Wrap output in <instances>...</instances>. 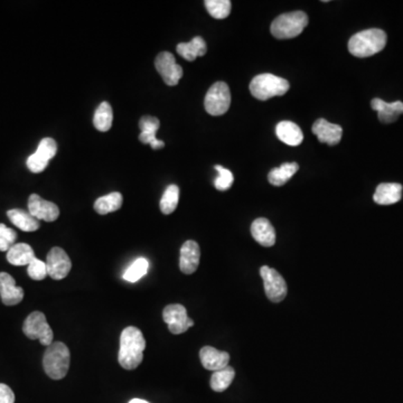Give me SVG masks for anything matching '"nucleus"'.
Segmentation results:
<instances>
[{
  "mask_svg": "<svg viewBox=\"0 0 403 403\" xmlns=\"http://www.w3.org/2000/svg\"><path fill=\"white\" fill-rule=\"evenodd\" d=\"M0 297L3 305H18L24 299V289L16 286L15 279L9 273H0Z\"/></svg>",
  "mask_w": 403,
  "mask_h": 403,
  "instance_id": "obj_14",
  "label": "nucleus"
},
{
  "mask_svg": "<svg viewBox=\"0 0 403 403\" xmlns=\"http://www.w3.org/2000/svg\"><path fill=\"white\" fill-rule=\"evenodd\" d=\"M231 104V92L224 82H217L210 86L205 95L204 107L210 116H222L228 112Z\"/></svg>",
  "mask_w": 403,
  "mask_h": 403,
  "instance_id": "obj_7",
  "label": "nucleus"
},
{
  "mask_svg": "<svg viewBox=\"0 0 403 403\" xmlns=\"http://www.w3.org/2000/svg\"><path fill=\"white\" fill-rule=\"evenodd\" d=\"M155 66L167 86H177L183 77V68L178 66L175 57L169 52H161L158 54L155 59Z\"/></svg>",
  "mask_w": 403,
  "mask_h": 403,
  "instance_id": "obj_11",
  "label": "nucleus"
},
{
  "mask_svg": "<svg viewBox=\"0 0 403 403\" xmlns=\"http://www.w3.org/2000/svg\"><path fill=\"white\" fill-rule=\"evenodd\" d=\"M27 273L30 278L36 282L39 280H44L48 276V267H46V262L35 258L28 266H27Z\"/></svg>",
  "mask_w": 403,
  "mask_h": 403,
  "instance_id": "obj_35",
  "label": "nucleus"
},
{
  "mask_svg": "<svg viewBox=\"0 0 403 403\" xmlns=\"http://www.w3.org/2000/svg\"><path fill=\"white\" fill-rule=\"evenodd\" d=\"M313 134L317 136L320 143L329 146L337 145L343 136V129L341 126L331 124L325 119H318L313 125Z\"/></svg>",
  "mask_w": 403,
  "mask_h": 403,
  "instance_id": "obj_15",
  "label": "nucleus"
},
{
  "mask_svg": "<svg viewBox=\"0 0 403 403\" xmlns=\"http://www.w3.org/2000/svg\"><path fill=\"white\" fill-rule=\"evenodd\" d=\"M250 92L258 100L266 101L273 97H282L291 88L289 82L277 75L264 73L253 77L250 83Z\"/></svg>",
  "mask_w": 403,
  "mask_h": 403,
  "instance_id": "obj_4",
  "label": "nucleus"
},
{
  "mask_svg": "<svg viewBox=\"0 0 403 403\" xmlns=\"http://www.w3.org/2000/svg\"><path fill=\"white\" fill-rule=\"evenodd\" d=\"M261 278L264 279V291L269 300L280 302L287 296L288 287L285 279L277 270L264 266L260 269Z\"/></svg>",
  "mask_w": 403,
  "mask_h": 403,
  "instance_id": "obj_8",
  "label": "nucleus"
},
{
  "mask_svg": "<svg viewBox=\"0 0 403 403\" xmlns=\"http://www.w3.org/2000/svg\"><path fill=\"white\" fill-rule=\"evenodd\" d=\"M112 108L108 102H102L95 111L93 125L99 131L106 132V131L110 130V128L112 126Z\"/></svg>",
  "mask_w": 403,
  "mask_h": 403,
  "instance_id": "obj_29",
  "label": "nucleus"
},
{
  "mask_svg": "<svg viewBox=\"0 0 403 403\" xmlns=\"http://www.w3.org/2000/svg\"><path fill=\"white\" fill-rule=\"evenodd\" d=\"M298 169L299 166L297 163L282 164V166L276 167L269 173L268 181L273 186H282L298 172Z\"/></svg>",
  "mask_w": 403,
  "mask_h": 403,
  "instance_id": "obj_26",
  "label": "nucleus"
},
{
  "mask_svg": "<svg viewBox=\"0 0 403 403\" xmlns=\"http://www.w3.org/2000/svg\"><path fill=\"white\" fill-rule=\"evenodd\" d=\"M199 258H201V250L197 242L188 240L181 248V257H179V268L185 275H192L199 268Z\"/></svg>",
  "mask_w": 403,
  "mask_h": 403,
  "instance_id": "obj_16",
  "label": "nucleus"
},
{
  "mask_svg": "<svg viewBox=\"0 0 403 403\" xmlns=\"http://www.w3.org/2000/svg\"><path fill=\"white\" fill-rule=\"evenodd\" d=\"M403 187L397 183H382L377 187L373 199L379 205L395 204L402 197Z\"/></svg>",
  "mask_w": 403,
  "mask_h": 403,
  "instance_id": "obj_21",
  "label": "nucleus"
},
{
  "mask_svg": "<svg viewBox=\"0 0 403 403\" xmlns=\"http://www.w3.org/2000/svg\"><path fill=\"white\" fill-rule=\"evenodd\" d=\"M178 202H179V187L177 185H169L160 199V210L166 215L172 214L177 208Z\"/></svg>",
  "mask_w": 403,
  "mask_h": 403,
  "instance_id": "obj_30",
  "label": "nucleus"
},
{
  "mask_svg": "<svg viewBox=\"0 0 403 403\" xmlns=\"http://www.w3.org/2000/svg\"><path fill=\"white\" fill-rule=\"evenodd\" d=\"M276 135L282 143L291 147L299 146L304 140L302 129L295 122H279L276 127Z\"/></svg>",
  "mask_w": 403,
  "mask_h": 403,
  "instance_id": "obj_22",
  "label": "nucleus"
},
{
  "mask_svg": "<svg viewBox=\"0 0 403 403\" xmlns=\"http://www.w3.org/2000/svg\"><path fill=\"white\" fill-rule=\"evenodd\" d=\"M124 197L119 192L108 194L106 196H101L95 203V212L101 215L116 212L122 206Z\"/></svg>",
  "mask_w": 403,
  "mask_h": 403,
  "instance_id": "obj_27",
  "label": "nucleus"
},
{
  "mask_svg": "<svg viewBox=\"0 0 403 403\" xmlns=\"http://www.w3.org/2000/svg\"><path fill=\"white\" fill-rule=\"evenodd\" d=\"M235 377V371L231 366L215 371L210 377V388L215 392L226 391L231 386Z\"/></svg>",
  "mask_w": 403,
  "mask_h": 403,
  "instance_id": "obj_28",
  "label": "nucleus"
},
{
  "mask_svg": "<svg viewBox=\"0 0 403 403\" xmlns=\"http://www.w3.org/2000/svg\"><path fill=\"white\" fill-rule=\"evenodd\" d=\"M0 403H15L14 392L3 383H0Z\"/></svg>",
  "mask_w": 403,
  "mask_h": 403,
  "instance_id": "obj_36",
  "label": "nucleus"
},
{
  "mask_svg": "<svg viewBox=\"0 0 403 403\" xmlns=\"http://www.w3.org/2000/svg\"><path fill=\"white\" fill-rule=\"evenodd\" d=\"M32 246L26 244H17L7 251V260L12 266H28L35 259Z\"/></svg>",
  "mask_w": 403,
  "mask_h": 403,
  "instance_id": "obj_24",
  "label": "nucleus"
},
{
  "mask_svg": "<svg viewBox=\"0 0 403 403\" xmlns=\"http://www.w3.org/2000/svg\"><path fill=\"white\" fill-rule=\"evenodd\" d=\"M140 132L139 140L143 144H148L153 149L163 148L165 144L161 140L156 138L158 129L160 127V121L156 117L146 116L140 119L139 121Z\"/></svg>",
  "mask_w": 403,
  "mask_h": 403,
  "instance_id": "obj_19",
  "label": "nucleus"
},
{
  "mask_svg": "<svg viewBox=\"0 0 403 403\" xmlns=\"http://www.w3.org/2000/svg\"><path fill=\"white\" fill-rule=\"evenodd\" d=\"M308 25V16L304 12L282 14L273 21L271 34L278 39H295Z\"/></svg>",
  "mask_w": 403,
  "mask_h": 403,
  "instance_id": "obj_5",
  "label": "nucleus"
},
{
  "mask_svg": "<svg viewBox=\"0 0 403 403\" xmlns=\"http://www.w3.org/2000/svg\"><path fill=\"white\" fill-rule=\"evenodd\" d=\"M208 52V46L201 36H196L190 43H181L177 45V53L187 61H194L203 57Z\"/></svg>",
  "mask_w": 403,
  "mask_h": 403,
  "instance_id": "obj_25",
  "label": "nucleus"
},
{
  "mask_svg": "<svg viewBox=\"0 0 403 403\" xmlns=\"http://www.w3.org/2000/svg\"><path fill=\"white\" fill-rule=\"evenodd\" d=\"M199 359L206 370L215 372L228 366L230 355L228 352H222L212 346H204L199 351Z\"/></svg>",
  "mask_w": 403,
  "mask_h": 403,
  "instance_id": "obj_17",
  "label": "nucleus"
},
{
  "mask_svg": "<svg viewBox=\"0 0 403 403\" xmlns=\"http://www.w3.org/2000/svg\"><path fill=\"white\" fill-rule=\"evenodd\" d=\"M215 169L219 173V176L214 181V186H215L217 190H221V192L228 190L232 186V184H233V181H235V176L232 174L231 170L219 166V165H217Z\"/></svg>",
  "mask_w": 403,
  "mask_h": 403,
  "instance_id": "obj_33",
  "label": "nucleus"
},
{
  "mask_svg": "<svg viewBox=\"0 0 403 403\" xmlns=\"http://www.w3.org/2000/svg\"><path fill=\"white\" fill-rule=\"evenodd\" d=\"M71 354L68 347L61 342H54L48 346L43 357L45 373L50 379L62 380L66 377L70 368Z\"/></svg>",
  "mask_w": 403,
  "mask_h": 403,
  "instance_id": "obj_3",
  "label": "nucleus"
},
{
  "mask_svg": "<svg viewBox=\"0 0 403 403\" xmlns=\"http://www.w3.org/2000/svg\"><path fill=\"white\" fill-rule=\"evenodd\" d=\"M371 107L377 111L380 121L383 124L397 121V118L403 113V102L401 101L388 104L382 99L375 98L371 101Z\"/></svg>",
  "mask_w": 403,
  "mask_h": 403,
  "instance_id": "obj_18",
  "label": "nucleus"
},
{
  "mask_svg": "<svg viewBox=\"0 0 403 403\" xmlns=\"http://www.w3.org/2000/svg\"><path fill=\"white\" fill-rule=\"evenodd\" d=\"M7 217L10 219V222L21 231L34 232L37 231L39 228V219H35L30 212L21 210V208L9 210L7 212Z\"/></svg>",
  "mask_w": 403,
  "mask_h": 403,
  "instance_id": "obj_23",
  "label": "nucleus"
},
{
  "mask_svg": "<svg viewBox=\"0 0 403 403\" xmlns=\"http://www.w3.org/2000/svg\"><path fill=\"white\" fill-rule=\"evenodd\" d=\"M23 332L26 337L39 340L44 346H50L53 343V331L48 325L46 316L41 311H34L25 320Z\"/></svg>",
  "mask_w": 403,
  "mask_h": 403,
  "instance_id": "obj_6",
  "label": "nucleus"
},
{
  "mask_svg": "<svg viewBox=\"0 0 403 403\" xmlns=\"http://www.w3.org/2000/svg\"><path fill=\"white\" fill-rule=\"evenodd\" d=\"M46 267L50 278L54 280H62L66 278L71 271V259L68 258V253L62 248L55 246L48 252L46 257Z\"/></svg>",
  "mask_w": 403,
  "mask_h": 403,
  "instance_id": "obj_12",
  "label": "nucleus"
},
{
  "mask_svg": "<svg viewBox=\"0 0 403 403\" xmlns=\"http://www.w3.org/2000/svg\"><path fill=\"white\" fill-rule=\"evenodd\" d=\"M129 403H150L148 401L143 400V399H132L129 401Z\"/></svg>",
  "mask_w": 403,
  "mask_h": 403,
  "instance_id": "obj_37",
  "label": "nucleus"
},
{
  "mask_svg": "<svg viewBox=\"0 0 403 403\" xmlns=\"http://www.w3.org/2000/svg\"><path fill=\"white\" fill-rule=\"evenodd\" d=\"M204 3L210 15L215 19H224L231 12L230 0H206Z\"/></svg>",
  "mask_w": 403,
  "mask_h": 403,
  "instance_id": "obj_32",
  "label": "nucleus"
},
{
  "mask_svg": "<svg viewBox=\"0 0 403 403\" xmlns=\"http://www.w3.org/2000/svg\"><path fill=\"white\" fill-rule=\"evenodd\" d=\"M148 269L149 262L147 259H137L134 264L126 270L125 273H124V279L128 282H139L140 279L147 275Z\"/></svg>",
  "mask_w": 403,
  "mask_h": 403,
  "instance_id": "obj_31",
  "label": "nucleus"
},
{
  "mask_svg": "<svg viewBox=\"0 0 403 403\" xmlns=\"http://www.w3.org/2000/svg\"><path fill=\"white\" fill-rule=\"evenodd\" d=\"M163 320L168 325L169 332L175 335L183 334L194 325V320L188 317L186 308L179 304L165 307L163 311Z\"/></svg>",
  "mask_w": 403,
  "mask_h": 403,
  "instance_id": "obj_9",
  "label": "nucleus"
},
{
  "mask_svg": "<svg viewBox=\"0 0 403 403\" xmlns=\"http://www.w3.org/2000/svg\"><path fill=\"white\" fill-rule=\"evenodd\" d=\"M146 341L139 328L129 326L124 329L120 336V350L118 361L125 370H135L144 360Z\"/></svg>",
  "mask_w": 403,
  "mask_h": 403,
  "instance_id": "obj_1",
  "label": "nucleus"
},
{
  "mask_svg": "<svg viewBox=\"0 0 403 403\" xmlns=\"http://www.w3.org/2000/svg\"><path fill=\"white\" fill-rule=\"evenodd\" d=\"M16 240L17 233L12 228L0 223V251H8L12 246H15Z\"/></svg>",
  "mask_w": 403,
  "mask_h": 403,
  "instance_id": "obj_34",
  "label": "nucleus"
},
{
  "mask_svg": "<svg viewBox=\"0 0 403 403\" xmlns=\"http://www.w3.org/2000/svg\"><path fill=\"white\" fill-rule=\"evenodd\" d=\"M57 153V145L52 138H44L39 143L37 150L30 155L27 159L26 165L30 172L34 174L44 172L48 167V161L53 159Z\"/></svg>",
  "mask_w": 403,
  "mask_h": 403,
  "instance_id": "obj_10",
  "label": "nucleus"
},
{
  "mask_svg": "<svg viewBox=\"0 0 403 403\" xmlns=\"http://www.w3.org/2000/svg\"><path fill=\"white\" fill-rule=\"evenodd\" d=\"M251 235L259 244L270 248L276 244V232L269 219L259 217L251 226Z\"/></svg>",
  "mask_w": 403,
  "mask_h": 403,
  "instance_id": "obj_20",
  "label": "nucleus"
},
{
  "mask_svg": "<svg viewBox=\"0 0 403 403\" xmlns=\"http://www.w3.org/2000/svg\"><path fill=\"white\" fill-rule=\"evenodd\" d=\"M28 212L35 219L45 222H54L59 217V208L53 202L46 201L37 194H32L28 199Z\"/></svg>",
  "mask_w": 403,
  "mask_h": 403,
  "instance_id": "obj_13",
  "label": "nucleus"
},
{
  "mask_svg": "<svg viewBox=\"0 0 403 403\" xmlns=\"http://www.w3.org/2000/svg\"><path fill=\"white\" fill-rule=\"evenodd\" d=\"M386 32L377 28L362 30L348 41V50L356 57H370L380 53L386 45Z\"/></svg>",
  "mask_w": 403,
  "mask_h": 403,
  "instance_id": "obj_2",
  "label": "nucleus"
}]
</instances>
